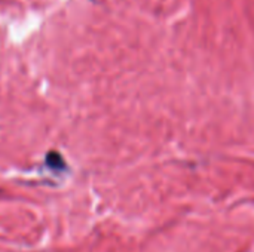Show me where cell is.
Here are the masks:
<instances>
[{"mask_svg":"<svg viewBox=\"0 0 254 252\" xmlns=\"http://www.w3.org/2000/svg\"><path fill=\"white\" fill-rule=\"evenodd\" d=\"M46 163H48L51 168H54V169H61V168H64V160H63L61 154H58V153H49L48 157H46Z\"/></svg>","mask_w":254,"mask_h":252,"instance_id":"obj_1","label":"cell"}]
</instances>
